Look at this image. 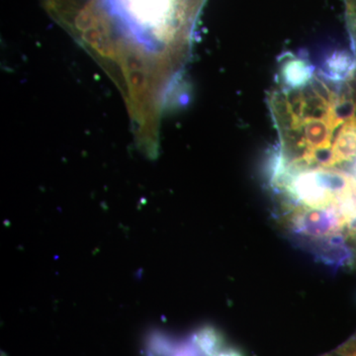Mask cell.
<instances>
[{
    "instance_id": "obj_1",
    "label": "cell",
    "mask_w": 356,
    "mask_h": 356,
    "mask_svg": "<svg viewBox=\"0 0 356 356\" xmlns=\"http://www.w3.org/2000/svg\"><path fill=\"white\" fill-rule=\"evenodd\" d=\"M336 83L314 79L312 72L294 83L281 81L271 98L280 129V154L274 156L283 170H334V152L344 126L355 114L348 91Z\"/></svg>"
},
{
    "instance_id": "obj_2",
    "label": "cell",
    "mask_w": 356,
    "mask_h": 356,
    "mask_svg": "<svg viewBox=\"0 0 356 356\" xmlns=\"http://www.w3.org/2000/svg\"><path fill=\"white\" fill-rule=\"evenodd\" d=\"M99 1L113 22L114 51L154 53L156 57L163 54L181 60L191 48L192 32L206 0Z\"/></svg>"
},
{
    "instance_id": "obj_3",
    "label": "cell",
    "mask_w": 356,
    "mask_h": 356,
    "mask_svg": "<svg viewBox=\"0 0 356 356\" xmlns=\"http://www.w3.org/2000/svg\"><path fill=\"white\" fill-rule=\"evenodd\" d=\"M194 343L197 344L204 353L213 356L216 355L221 348L222 339L216 330L207 327L200 330L194 336Z\"/></svg>"
},
{
    "instance_id": "obj_4",
    "label": "cell",
    "mask_w": 356,
    "mask_h": 356,
    "mask_svg": "<svg viewBox=\"0 0 356 356\" xmlns=\"http://www.w3.org/2000/svg\"><path fill=\"white\" fill-rule=\"evenodd\" d=\"M324 356H356V337H351L346 343L341 344L337 350Z\"/></svg>"
},
{
    "instance_id": "obj_5",
    "label": "cell",
    "mask_w": 356,
    "mask_h": 356,
    "mask_svg": "<svg viewBox=\"0 0 356 356\" xmlns=\"http://www.w3.org/2000/svg\"><path fill=\"white\" fill-rule=\"evenodd\" d=\"M348 20H350V31L356 49V6L348 7Z\"/></svg>"
},
{
    "instance_id": "obj_6",
    "label": "cell",
    "mask_w": 356,
    "mask_h": 356,
    "mask_svg": "<svg viewBox=\"0 0 356 356\" xmlns=\"http://www.w3.org/2000/svg\"><path fill=\"white\" fill-rule=\"evenodd\" d=\"M175 356H196V353L195 351H194L193 348L186 346L180 348Z\"/></svg>"
},
{
    "instance_id": "obj_7",
    "label": "cell",
    "mask_w": 356,
    "mask_h": 356,
    "mask_svg": "<svg viewBox=\"0 0 356 356\" xmlns=\"http://www.w3.org/2000/svg\"><path fill=\"white\" fill-rule=\"evenodd\" d=\"M213 356H243L240 351L235 350H227L224 351H220Z\"/></svg>"
},
{
    "instance_id": "obj_8",
    "label": "cell",
    "mask_w": 356,
    "mask_h": 356,
    "mask_svg": "<svg viewBox=\"0 0 356 356\" xmlns=\"http://www.w3.org/2000/svg\"><path fill=\"white\" fill-rule=\"evenodd\" d=\"M355 337H356V334H355Z\"/></svg>"
}]
</instances>
